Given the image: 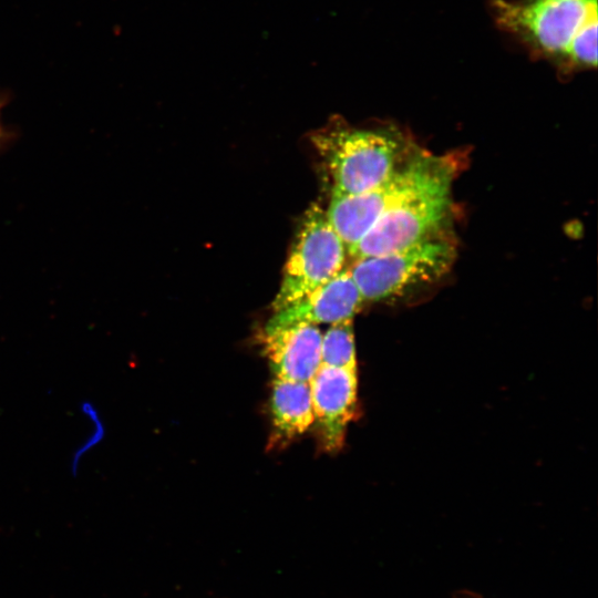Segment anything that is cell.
Listing matches in <instances>:
<instances>
[{
    "instance_id": "cell-9",
    "label": "cell",
    "mask_w": 598,
    "mask_h": 598,
    "mask_svg": "<svg viewBox=\"0 0 598 598\" xmlns=\"http://www.w3.org/2000/svg\"><path fill=\"white\" fill-rule=\"evenodd\" d=\"M322 333L317 326L262 332V352L275 379L309 382L321 364Z\"/></svg>"
},
{
    "instance_id": "cell-7",
    "label": "cell",
    "mask_w": 598,
    "mask_h": 598,
    "mask_svg": "<svg viewBox=\"0 0 598 598\" xmlns=\"http://www.w3.org/2000/svg\"><path fill=\"white\" fill-rule=\"evenodd\" d=\"M309 388L322 446L327 452H338L357 412L358 370L320 364Z\"/></svg>"
},
{
    "instance_id": "cell-5",
    "label": "cell",
    "mask_w": 598,
    "mask_h": 598,
    "mask_svg": "<svg viewBox=\"0 0 598 598\" xmlns=\"http://www.w3.org/2000/svg\"><path fill=\"white\" fill-rule=\"evenodd\" d=\"M450 164L432 155L417 154L382 184L358 194L332 193L326 212L328 221L348 251L386 213Z\"/></svg>"
},
{
    "instance_id": "cell-8",
    "label": "cell",
    "mask_w": 598,
    "mask_h": 598,
    "mask_svg": "<svg viewBox=\"0 0 598 598\" xmlns=\"http://www.w3.org/2000/svg\"><path fill=\"white\" fill-rule=\"evenodd\" d=\"M363 302L349 268H346L320 287L274 311L262 332L302 324H332L353 318Z\"/></svg>"
},
{
    "instance_id": "cell-4",
    "label": "cell",
    "mask_w": 598,
    "mask_h": 598,
    "mask_svg": "<svg viewBox=\"0 0 598 598\" xmlns=\"http://www.w3.org/2000/svg\"><path fill=\"white\" fill-rule=\"evenodd\" d=\"M455 247L437 236L391 252L354 260L350 274L364 301H383L430 285L443 277Z\"/></svg>"
},
{
    "instance_id": "cell-6",
    "label": "cell",
    "mask_w": 598,
    "mask_h": 598,
    "mask_svg": "<svg viewBox=\"0 0 598 598\" xmlns=\"http://www.w3.org/2000/svg\"><path fill=\"white\" fill-rule=\"evenodd\" d=\"M347 249L328 221L326 212L312 204L303 214L287 259L274 311L329 281L343 269Z\"/></svg>"
},
{
    "instance_id": "cell-11",
    "label": "cell",
    "mask_w": 598,
    "mask_h": 598,
    "mask_svg": "<svg viewBox=\"0 0 598 598\" xmlns=\"http://www.w3.org/2000/svg\"><path fill=\"white\" fill-rule=\"evenodd\" d=\"M320 358L322 365L358 370L353 318L330 324L321 338Z\"/></svg>"
},
{
    "instance_id": "cell-3",
    "label": "cell",
    "mask_w": 598,
    "mask_h": 598,
    "mask_svg": "<svg viewBox=\"0 0 598 598\" xmlns=\"http://www.w3.org/2000/svg\"><path fill=\"white\" fill-rule=\"evenodd\" d=\"M451 163L390 208L347 254L353 260L402 249L437 236L451 207Z\"/></svg>"
},
{
    "instance_id": "cell-2",
    "label": "cell",
    "mask_w": 598,
    "mask_h": 598,
    "mask_svg": "<svg viewBox=\"0 0 598 598\" xmlns=\"http://www.w3.org/2000/svg\"><path fill=\"white\" fill-rule=\"evenodd\" d=\"M311 142L331 175L332 193L365 192L398 168L400 141L393 133L334 123L315 132Z\"/></svg>"
},
{
    "instance_id": "cell-12",
    "label": "cell",
    "mask_w": 598,
    "mask_h": 598,
    "mask_svg": "<svg viewBox=\"0 0 598 598\" xmlns=\"http://www.w3.org/2000/svg\"><path fill=\"white\" fill-rule=\"evenodd\" d=\"M452 598H482V597L475 592L463 590L455 594Z\"/></svg>"
},
{
    "instance_id": "cell-1",
    "label": "cell",
    "mask_w": 598,
    "mask_h": 598,
    "mask_svg": "<svg viewBox=\"0 0 598 598\" xmlns=\"http://www.w3.org/2000/svg\"><path fill=\"white\" fill-rule=\"evenodd\" d=\"M495 24L563 74L597 65V0H491Z\"/></svg>"
},
{
    "instance_id": "cell-10",
    "label": "cell",
    "mask_w": 598,
    "mask_h": 598,
    "mask_svg": "<svg viewBox=\"0 0 598 598\" xmlns=\"http://www.w3.org/2000/svg\"><path fill=\"white\" fill-rule=\"evenodd\" d=\"M270 412L275 433L281 440L303 434L315 423L309 382L275 379Z\"/></svg>"
}]
</instances>
